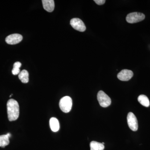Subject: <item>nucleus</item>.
Segmentation results:
<instances>
[{
  "label": "nucleus",
  "mask_w": 150,
  "mask_h": 150,
  "mask_svg": "<svg viewBox=\"0 0 150 150\" xmlns=\"http://www.w3.org/2000/svg\"><path fill=\"white\" fill-rule=\"evenodd\" d=\"M94 1L98 5H102L105 3V0H94Z\"/></svg>",
  "instance_id": "16"
},
{
  "label": "nucleus",
  "mask_w": 150,
  "mask_h": 150,
  "mask_svg": "<svg viewBox=\"0 0 150 150\" xmlns=\"http://www.w3.org/2000/svg\"><path fill=\"white\" fill-rule=\"evenodd\" d=\"M90 146L91 150H103L104 149V144L95 141L91 142Z\"/></svg>",
  "instance_id": "12"
},
{
  "label": "nucleus",
  "mask_w": 150,
  "mask_h": 150,
  "mask_svg": "<svg viewBox=\"0 0 150 150\" xmlns=\"http://www.w3.org/2000/svg\"><path fill=\"white\" fill-rule=\"evenodd\" d=\"M72 104V100L70 97L64 96L60 100L59 107L63 112L67 113L71 111Z\"/></svg>",
  "instance_id": "2"
},
{
  "label": "nucleus",
  "mask_w": 150,
  "mask_h": 150,
  "mask_svg": "<svg viewBox=\"0 0 150 150\" xmlns=\"http://www.w3.org/2000/svg\"><path fill=\"white\" fill-rule=\"evenodd\" d=\"M97 99L100 105L103 107H108L111 104V99L104 92L100 91L97 94Z\"/></svg>",
  "instance_id": "3"
},
{
  "label": "nucleus",
  "mask_w": 150,
  "mask_h": 150,
  "mask_svg": "<svg viewBox=\"0 0 150 150\" xmlns=\"http://www.w3.org/2000/svg\"><path fill=\"white\" fill-rule=\"evenodd\" d=\"M138 100L140 104L145 107H148L150 106V101L149 98L144 95H141L139 96Z\"/></svg>",
  "instance_id": "13"
},
{
  "label": "nucleus",
  "mask_w": 150,
  "mask_h": 150,
  "mask_svg": "<svg viewBox=\"0 0 150 150\" xmlns=\"http://www.w3.org/2000/svg\"><path fill=\"white\" fill-rule=\"evenodd\" d=\"M42 1L43 8L45 10L48 12L54 11L55 7L54 0H43Z\"/></svg>",
  "instance_id": "9"
},
{
  "label": "nucleus",
  "mask_w": 150,
  "mask_h": 150,
  "mask_svg": "<svg viewBox=\"0 0 150 150\" xmlns=\"http://www.w3.org/2000/svg\"><path fill=\"white\" fill-rule=\"evenodd\" d=\"M21 64L20 62H16L14 64L13 69L12 71V73L14 75L19 74L20 73V68L21 67Z\"/></svg>",
  "instance_id": "15"
},
{
  "label": "nucleus",
  "mask_w": 150,
  "mask_h": 150,
  "mask_svg": "<svg viewBox=\"0 0 150 150\" xmlns=\"http://www.w3.org/2000/svg\"><path fill=\"white\" fill-rule=\"evenodd\" d=\"M70 24L74 29L80 32L85 31L86 27L83 21L79 18L72 19L70 21Z\"/></svg>",
  "instance_id": "6"
},
{
  "label": "nucleus",
  "mask_w": 150,
  "mask_h": 150,
  "mask_svg": "<svg viewBox=\"0 0 150 150\" xmlns=\"http://www.w3.org/2000/svg\"><path fill=\"white\" fill-rule=\"evenodd\" d=\"M18 78L23 83H27L29 81V74L26 70H23L19 74Z\"/></svg>",
  "instance_id": "11"
},
{
  "label": "nucleus",
  "mask_w": 150,
  "mask_h": 150,
  "mask_svg": "<svg viewBox=\"0 0 150 150\" xmlns=\"http://www.w3.org/2000/svg\"><path fill=\"white\" fill-rule=\"evenodd\" d=\"M12 95H13L12 94H11L10 95V97H11L12 96Z\"/></svg>",
  "instance_id": "18"
},
{
  "label": "nucleus",
  "mask_w": 150,
  "mask_h": 150,
  "mask_svg": "<svg viewBox=\"0 0 150 150\" xmlns=\"http://www.w3.org/2000/svg\"><path fill=\"white\" fill-rule=\"evenodd\" d=\"M6 135L9 138H10L11 136V134H10V133H8V134H7Z\"/></svg>",
  "instance_id": "17"
},
{
  "label": "nucleus",
  "mask_w": 150,
  "mask_h": 150,
  "mask_svg": "<svg viewBox=\"0 0 150 150\" xmlns=\"http://www.w3.org/2000/svg\"><path fill=\"white\" fill-rule=\"evenodd\" d=\"M134 76V73L131 70L123 69L117 75L118 79L122 81H128Z\"/></svg>",
  "instance_id": "7"
},
{
  "label": "nucleus",
  "mask_w": 150,
  "mask_h": 150,
  "mask_svg": "<svg viewBox=\"0 0 150 150\" xmlns=\"http://www.w3.org/2000/svg\"><path fill=\"white\" fill-rule=\"evenodd\" d=\"M127 122L129 128L133 131L138 130V123L137 117L132 112H129L127 115Z\"/></svg>",
  "instance_id": "5"
},
{
  "label": "nucleus",
  "mask_w": 150,
  "mask_h": 150,
  "mask_svg": "<svg viewBox=\"0 0 150 150\" xmlns=\"http://www.w3.org/2000/svg\"><path fill=\"white\" fill-rule=\"evenodd\" d=\"M50 128L53 132H56L59 131L60 129V124L59 121L56 118L53 117L50 119L49 121Z\"/></svg>",
  "instance_id": "10"
},
{
  "label": "nucleus",
  "mask_w": 150,
  "mask_h": 150,
  "mask_svg": "<svg viewBox=\"0 0 150 150\" xmlns=\"http://www.w3.org/2000/svg\"><path fill=\"white\" fill-rule=\"evenodd\" d=\"M145 18V15L142 13L133 12L127 16L126 21L129 23H134L142 21Z\"/></svg>",
  "instance_id": "4"
},
{
  "label": "nucleus",
  "mask_w": 150,
  "mask_h": 150,
  "mask_svg": "<svg viewBox=\"0 0 150 150\" xmlns=\"http://www.w3.org/2000/svg\"><path fill=\"white\" fill-rule=\"evenodd\" d=\"M7 108L9 121L16 120L19 115V106L17 101L13 99L9 100L7 103Z\"/></svg>",
  "instance_id": "1"
},
{
  "label": "nucleus",
  "mask_w": 150,
  "mask_h": 150,
  "mask_svg": "<svg viewBox=\"0 0 150 150\" xmlns=\"http://www.w3.org/2000/svg\"><path fill=\"white\" fill-rule=\"evenodd\" d=\"M23 36L19 34H13L9 35L6 38V41L8 44L10 45L18 43L22 40Z\"/></svg>",
  "instance_id": "8"
},
{
  "label": "nucleus",
  "mask_w": 150,
  "mask_h": 150,
  "mask_svg": "<svg viewBox=\"0 0 150 150\" xmlns=\"http://www.w3.org/2000/svg\"><path fill=\"white\" fill-rule=\"evenodd\" d=\"M9 139V138L6 134L0 136V147L4 148L6 146L8 145L10 143Z\"/></svg>",
  "instance_id": "14"
}]
</instances>
